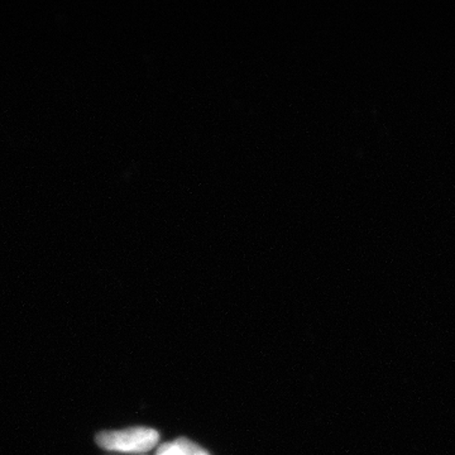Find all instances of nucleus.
<instances>
[{"mask_svg":"<svg viewBox=\"0 0 455 455\" xmlns=\"http://www.w3.org/2000/svg\"><path fill=\"white\" fill-rule=\"evenodd\" d=\"M101 449L123 453H145L160 442V434L149 427H130L125 430L101 431L95 438Z\"/></svg>","mask_w":455,"mask_h":455,"instance_id":"obj_1","label":"nucleus"},{"mask_svg":"<svg viewBox=\"0 0 455 455\" xmlns=\"http://www.w3.org/2000/svg\"><path fill=\"white\" fill-rule=\"evenodd\" d=\"M157 455H209V453L191 440L180 438L175 442L161 445Z\"/></svg>","mask_w":455,"mask_h":455,"instance_id":"obj_2","label":"nucleus"}]
</instances>
